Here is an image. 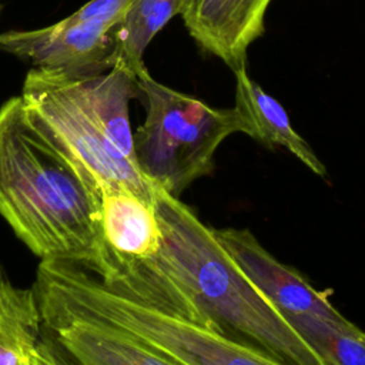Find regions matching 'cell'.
Here are the masks:
<instances>
[{
	"label": "cell",
	"instance_id": "obj_1",
	"mask_svg": "<svg viewBox=\"0 0 365 365\" xmlns=\"http://www.w3.org/2000/svg\"><path fill=\"white\" fill-rule=\"evenodd\" d=\"M0 215L40 259L103 274L98 184L36 123L20 94L0 106Z\"/></svg>",
	"mask_w": 365,
	"mask_h": 365
},
{
	"label": "cell",
	"instance_id": "obj_2",
	"mask_svg": "<svg viewBox=\"0 0 365 365\" xmlns=\"http://www.w3.org/2000/svg\"><path fill=\"white\" fill-rule=\"evenodd\" d=\"M163 228V257L204 315L224 334L272 354L282 364L322 365L284 312L245 275L211 227L151 181Z\"/></svg>",
	"mask_w": 365,
	"mask_h": 365
},
{
	"label": "cell",
	"instance_id": "obj_3",
	"mask_svg": "<svg viewBox=\"0 0 365 365\" xmlns=\"http://www.w3.org/2000/svg\"><path fill=\"white\" fill-rule=\"evenodd\" d=\"M134 73L123 66L88 76L31 67L21 98L30 115L97 181L121 184L151 198V180L140 170L130 123L138 97Z\"/></svg>",
	"mask_w": 365,
	"mask_h": 365
},
{
	"label": "cell",
	"instance_id": "obj_4",
	"mask_svg": "<svg viewBox=\"0 0 365 365\" xmlns=\"http://www.w3.org/2000/svg\"><path fill=\"white\" fill-rule=\"evenodd\" d=\"M33 285L40 299L87 314L158 349L174 365H284L259 346L113 287L73 261L40 259Z\"/></svg>",
	"mask_w": 365,
	"mask_h": 365
},
{
	"label": "cell",
	"instance_id": "obj_5",
	"mask_svg": "<svg viewBox=\"0 0 365 365\" xmlns=\"http://www.w3.org/2000/svg\"><path fill=\"white\" fill-rule=\"evenodd\" d=\"M137 80L145 101V118L134 133L137 164L148 180L180 197L212 173L217 148L228 135L245 134V121L235 107H211L161 84L148 70Z\"/></svg>",
	"mask_w": 365,
	"mask_h": 365
},
{
	"label": "cell",
	"instance_id": "obj_6",
	"mask_svg": "<svg viewBox=\"0 0 365 365\" xmlns=\"http://www.w3.org/2000/svg\"><path fill=\"white\" fill-rule=\"evenodd\" d=\"M115 27L70 17L41 29L0 33V51L34 68L73 76L104 73L114 67Z\"/></svg>",
	"mask_w": 365,
	"mask_h": 365
},
{
	"label": "cell",
	"instance_id": "obj_7",
	"mask_svg": "<svg viewBox=\"0 0 365 365\" xmlns=\"http://www.w3.org/2000/svg\"><path fill=\"white\" fill-rule=\"evenodd\" d=\"M98 190L106 254L100 277L111 279L130 264L158 258L164 235L153 197L147 198L121 184H103Z\"/></svg>",
	"mask_w": 365,
	"mask_h": 365
},
{
	"label": "cell",
	"instance_id": "obj_8",
	"mask_svg": "<svg viewBox=\"0 0 365 365\" xmlns=\"http://www.w3.org/2000/svg\"><path fill=\"white\" fill-rule=\"evenodd\" d=\"M212 231L245 275L284 314H311L338 322L346 321L331 304L328 294L315 289L295 268L278 261L248 228Z\"/></svg>",
	"mask_w": 365,
	"mask_h": 365
},
{
	"label": "cell",
	"instance_id": "obj_9",
	"mask_svg": "<svg viewBox=\"0 0 365 365\" xmlns=\"http://www.w3.org/2000/svg\"><path fill=\"white\" fill-rule=\"evenodd\" d=\"M271 0H184L180 16L195 43L232 71L262 36Z\"/></svg>",
	"mask_w": 365,
	"mask_h": 365
},
{
	"label": "cell",
	"instance_id": "obj_10",
	"mask_svg": "<svg viewBox=\"0 0 365 365\" xmlns=\"http://www.w3.org/2000/svg\"><path fill=\"white\" fill-rule=\"evenodd\" d=\"M46 328L34 285L11 282L0 262V365H63Z\"/></svg>",
	"mask_w": 365,
	"mask_h": 365
},
{
	"label": "cell",
	"instance_id": "obj_11",
	"mask_svg": "<svg viewBox=\"0 0 365 365\" xmlns=\"http://www.w3.org/2000/svg\"><path fill=\"white\" fill-rule=\"evenodd\" d=\"M234 107L245 121V134L267 148H285L315 175L325 178L327 167L302 135L294 130L282 104L248 76L245 66L234 70Z\"/></svg>",
	"mask_w": 365,
	"mask_h": 365
},
{
	"label": "cell",
	"instance_id": "obj_12",
	"mask_svg": "<svg viewBox=\"0 0 365 365\" xmlns=\"http://www.w3.org/2000/svg\"><path fill=\"white\" fill-rule=\"evenodd\" d=\"M184 0H131L115 26L114 66H123L137 77L147 71L144 51L155 34L180 14Z\"/></svg>",
	"mask_w": 365,
	"mask_h": 365
},
{
	"label": "cell",
	"instance_id": "obj_13",
	"mask_svg": "<svg viewBox=\"0 0 365 365\" xmlns=\"http://www.w3.org/2000/svg\"><path fill=\"white\" fill-rule=\"evenodd\" d=\"M284 315L322 365H365V331L349 319L338 322L311 314Z\"/></svg>",
	"mask_w": 365,
	"mask_h": 365
},
{
	"label": "cell",
	"instance_id": "obj_14",
	"mask_svg": "<svg viewBox=\"0 0 365 365\" xmlns=\"http://www.w3.org/2000/svg\"><path fill=\"white\" fill-rule=\"evenodd\" d=\"M130 3L131 0H90L67 17L77 21H97L115 27L121 21Z\"/></svg>",
	"mask_w": 365,
	"mask_h": 365
},
{
	"label": "cell",
	"instance_id": "obj_15",
	"mask_svg": "<svg viewBox=\"0 0 365 365\" xmlns=\"http://www.w3.org/2000/svg\"><path fill=\"white\" fill-rule=\"evenodd\" d=\"M0 13H1V4H0Z\"/></svg>",
	"mask_w": 365,
	"mask_h": 365
}]
</instances>
